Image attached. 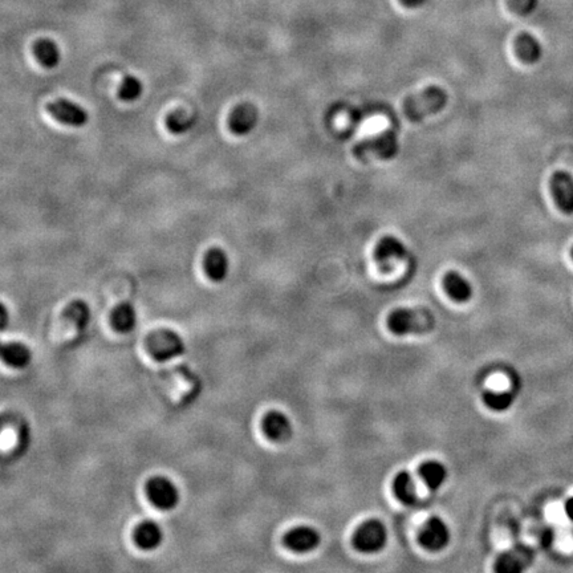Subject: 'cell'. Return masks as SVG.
Returning <instances> with one entry per match:
<instances>
[{"label":"cell","instance_id":"34","mask_svg":"<svg viewBox=\"0 0 573 573\" xmlns=\"http://www.w3.org/2000/svg\"><path fill=\"white\" fill-rule=\"evenodd\" d=\"M572 258H573V248H572Z\"/></svg>","mask_w":573,"mask_h":573},{"label":"cell","instance_id":"22","mask_svg":"<svg viewBox=\"0 0 573 573\" xmlns=\"http://www.w3.org/2000/svg\"><path fill=\"white\" fill-rule=\"evenodd\" d=\"M137 310L131 303H123L117 305L112 313V324L116 330L121 333H129L137 325Z\"/></svg>","mask_w":573,"mask_h":573},{"label":"cell","instance_id":"27","mask_svg":"<svg viewBox=\"0 0 573 573\" xmlns=\"http://www.w3.org/2000/svg\"><path fill=\"white\" fill-rule=\"evenodd\" d=\"M528 564V559H515L514 554H502L497 562V571L499 572H519Z\"/></svg>","mask_w":573,"mask_h":573},{"label":"cell","instance_id":"1","mask_svg":"<svg viewBox=\"0 0 573 573\" xmlns=\"http://www.w3.org/2000/svg\"><path fill=\"white\" fill-rule=\"evenodd\" d=\"M449 101V94L441 86H427L418 93L409 96L402 103V112L410 123H421L425 118L442 112Z\"/></svg>","mask_w":573,"mask_h":573},{"label":"cell","instance_id":"19","mask_svg":"<svg viewBox=\"0 0 573 573\" xmlns=\"http://www.w3.org/2000/svg\"><path fill=\"white\" fill-rule=\"evenodd\" d=\"M163 542V531L154 522H145L136 531V543L145 551H154Z\"/></svg>","mask_w":573,"mask_h":573},{"label":"cell","instance_id":"26","mask_svg":"<svg viewBox=\"0 0 573 573\" xmlns=\"http://www.w3.org/2000/svg\"><path fill=\"white\" fill-rule=\"evenodd\" d=\"M143 93V84L141 80L136 76H126L123 78V84L120 86L118 96L126 103H133L141 98Z\"/></svg>","mask_w":573,"mask_h":573},{"label":"cell","instance_id":"15","mask_svg":"<svg viewBox=\"0 0 573 573\" xmlns=\"http://www.w3.org/2000/svg\"><path fill=\"white\" fill-rule=\"evenodd\" d=\"M443 288L451 300L461 304L470 301L474 293L471 283L465 276H462L461 273L455 271H450L443 276Z\"/></svg>","mask_w":573,"mask_h":573},{"label":"cell","instance_id":"25","mask_svg":"<svg viewBox=\"0 0 573 573\" xmlns=\"http://www.w3.org/2000/svg\"><path fill=\"white\" fill-rule=\"evenodd\" d=\"M483 401L486 406L494 412H506L514 404L515 393L514 392L486 390L483 393Z\"/></svg>","mask_w":573,"mask_h":573},{"label":"cell","instance_id":"29","mask_svg":"<svg viewBox=\"0 0 573 573\" xmlns=\"http://www.w3.org/2000/svg\"><path fill=\"white\" fill-rule=\"evenodd\" d=\"M11 323V315L9 308L0 303V332L9 328Z\"/></svg>","mask_w":573,"mask_h":573},{"label":"cell","instance_id":"6","mask_svg":"<svg viewBox=\"0 0 573 573\" xmlns=\"http://www.w3.org/2000/svg\"><path fill=\"white\" fill-rule=\"evenodd\" d=\"M146 492L151 503L162 511L174 509L181 500L178 487L165 477H154L149 480Z\"/></svg>","mask_w":573,"mask_h":573},{"label":"cell","instance_id":"20","mask_svg":"<svg viewBox=\"0 0 573 573\" xmlns=\"http://www.w3.org/2000/svg\"><path fill=\"white\" fill-rule=\"evenodd\" d=\"M393 492L395 498L406 506L417 502V486L413 475L409 471H400L393 480Z\"/></svg>","mask_w":573,"mask_h":573},{"label":"cell","instance_id":"11","mask_svg":"<svg viewBox=\"0 0 573 573\" xmlns=\"http://www.w3.org/2000/svg\"><path fill=\"white\" fill-rule=\"evenodd\" d=\"M259 123V111L254 103H242L236 105L230 113L228 117V128L231 133L238 137L248 136L253 133Z\"/></svg>","mask_w":573,"mask_h":573},{"label":"cell","instance_id":"3","mask_svg":"<svg viewBox=\"0 0 573 573\" xmlns=\"http://www.w3.org/2000/svg\"><path fill=\"white\" fill-rule=\"evenodd\" d=\"M400 151V142L393 131H385L376 136H372L364 141L358 142L353 149V156L358 161L393 160Z\"/></svg>","mask_w":573,"mask_h":573},{"label":"cell","instance_id":"14","mask_svg":"<svg viewBox=\"0 0 573 573\" xmlns=\"http://www.w3.org/2000/svg\"><path fill=\"white\" fill-rule=\"evenodd\" d=\"M203 268L207 278L214 283L225 282L230 271V260L225 250L214 247L208 250L203 259Z\"/></svg>","mask_w":573,"mask_h":573},{"label":"cell","instance_id":"8","mask_svg":"<svg viewBox=\"0 0 573 573\" xmlns=\"http://www.w3.org/2000/svg\"><path fill=\"white\" fill-rule=\"evenodd\" d=\"M47 111L56 121L71 128H83L89 123V113L84 106L66 98L48 103Z\"/></svg>","mask_w":573,"mask_h":573},{"label":"cell","instance_id":"10","mask_svg":"<svg viewBox=\"0 0 573 573\" xmlns=\"http://www.w3.org/2000/svg\"><path fill=\"white\" fill-rule=\"evenodd\" d=\"M321 542L320 532L310 526L295 527L283 539L284 545L295 554H307L316 549Z\"/></svg>","mask_w":573,"mask_h":573},{"label":"cell","instance_id":"9","mask_svg":"<svg viewBox=\"0 0 573 573\" xmlns=\"http://www.w3.org/2000/svg\"><path fill=\"white\" fill-rule=\"evenodd\" d=\"M450 528L440 517H429L418 535L420 544L432 552H440L445 549L450 543Z\"/></svg>","mask_w":573,"mask_h":573},{"label":"cell","instance_id":"12","mask_svg":"<svg viewBox=\"0 0 573 573\" xmlns=\"http://www.w3.org/2000/svg\"><path fill=\"white\" fill-rule=\"evenodd\" d=\"M551 191L559 210L573 215V177L567 171H556L551 177Z\"/></svg>","mask_w":573,"mask_h":573},{"label":"cell","instance_id":"33","mask_svg":"<svg viewBox=\"0 0 573 573\" xmlns=\"http://www.w3.org/2000/svg\"><path fill=\"white\" fill-rule=\"evenodd\" d=\"M3 345H4V344L0 341V352H1V349H3Z\"/></svg>","mask_w":573,"mask_h":573},{"label":"cell","instance_id":"5","mask_svg":"<svg viewBox=\"0 0 573 573\" xmlns=\"http://www.w3.org/2000/svg\"><path fill=\"white\" fill-rule=\"evenodd\" d=\"M353 547L362 554H377L385 548L387 543V529L385 524L377 519H370L358 527L352 539Z\"/></svg>","mask_w":573,"mask_h":573},{"label":"cell","instance_id":"4","mask_svg":"<svg viewBox=\"0 0 573 573\" xmlns=\"http://www.w3.org/2000/svg\"><path fill=\"white\" fill-rule=\"evenodd\" d=\"M148 349L156 360L166 362L181 358L186 350V344L178 333L170 329H160L148 338Z\"/></svg>","mask_w":573,"mask_h":573},{"label":"cell","instance_id":"13","mask_svg":"<svg viewBox=\"0 0 573 573\" xmlns=\"http://www.w3.org/2000/svg\"><path fill=\"white\" fill-rule=\"evenodd\" d=\"M262 429L265 437L273 442L288 441L293 432L291 420L278 410H271L264 415Z\"/></svg>","mask_w":573,"mask_h":573},{"label":"cell","instance_id":"28","mask_svg":"<svg viewBox=\"0 0 573 573\" xmlns=\"http://www.w3.org/2000/svg\"><path fill=\"white\" fill-rule=\"evenodd\" d=\"M508 7L520 16L531 15L537 7V0H508Z\"/></svg>","mask_w":573,"mask_h":573},{"label":"cell","instance_id":"2","mask_svg":"<svg viewBox=\"0 0 573 573\" xmlns=\"http://www.w3.org/2000/svg\"><path fill=\"white\" fill-rule=\"evenodd\" d=\"M434 327V318L429 310H395L387 316V328L397 336L422 335Z\"/></svg>","mask_w":573,"mask_h":573},{"label":"cell","instance_id":"32","mask_svg":"<svg viewBox=\"0 0 573 573\" xmlns=\"http://www.w3.org/2000/svg\"><path fill=\"white\" fill-rule=\"evenodd\" d=\"M3 430V423H1V420H0V432Z\"/></svg>","mask_w":573,"mask_h":573},{"label":"cell","instance_id":"23","mask_svg":"<svg viewBox=\"0 0 573 573\" xmlns=\"http://www.w3.org/2000/svg\"><path fill=\"white\" fill-rule=\"evenodd\" d=\"M64 316L76 328L86 329L92 320V310L85 301L75 300L66 305Z\"/></svg>","mask_w":573,"mask_h":573},{"label":"cell","instance_id":"18","mask_svg":"<svg viewBox=\"0 0 573 573\" xmlns=\"http://www.w3.org/2000/svg\"><path fill=\"white\" fill-rule=\"evenodd\" d=\"M420 477L430 491H438L447 480V469L438 461H426L418 469Z\"/></svg>","mask_w":573,"mask_h":573},{"label":"cell","instance_id":"16","mask_svg":"<svg viewBox=\"0 0 573 573\" xmlns=\"http://www.w3.org/2000/svg\"><path fill=\"white\" fill-rule=\"evenodd\" d=\"M515 52L517 56L527 64L534 66L543 57V47L540 41L531 34L523 32L515 39Z\"/></svg>","mask_w":573,"mask_h":573},{"label":"cell","instance_id":"31","mask_svg":"<svg viewBox=\"0 0 573 573\" xmlns=\"http://www.w3.org/2000/svg\"><path fill=\"white\" fill-rule=\"evenodd\" d=\"M565 511H567V515L568 517L573 520V498L569 499L568 502H567V504H565Z\"/></svg>","mask_w":573,"mask_h":573},{"label":"cell","instance_id":"30","mask_svg":"<svg viewBox=\"0 0 573 573\" xmlns=\"http://www.w3.org/2000/svg\"><path fill=\"white\" fill-rule=\"evenodd\" d=\"M426 1H427V0H400V3H401L404 7H406V9H409V10L420 9V7H422Z\"/></svg>","mask_w":573,"mask_h":573},{"label":"cell","instance_id":"24","mask_svg":"<svg viewBox=\"0 0 573 573\" xmlns=\"http://www.w3.org/2000/svg\"><path fill=\"white\" fill-rule=\"evenodd\" d=\"M196 123H197V117L188 114V113L181 112V111L170 113L169 116L166 117V128L170 133H173L176 136L190 132L194 128Z\"/></svg>","mask_w":573,"mask_h":573},{"label":"cell","instance_id":"21","mask_svg":"<svg viewBox=\"0 0 573 573\" xmlns=\"http://www.w3.org/2000/svg\"><path fill=\"white\" fill-rule=\"evenodd\" d=\"M34 54L40 66L46 69L56 68L61 61V52L56 43L51 39H40L34 46Z\"/></svg>","mask_w":573,"mask_h":573},{"label":"cell","instance_id":"7","mask_svg":"<svg viewBox=\"0 0 573 573\" xmlns=\"http://www.w3.org/2000/svg\"><path fill=\"white\" fill-rule=\"evenodd\" d=\"M407 255V248L395 236H384L378 240L375 248V262L382 273H390L398 262H402Z\"/></svg>","mask_w":573,"mask_h":573},{"label":"cell","instance_id":"17","mask_svg":"<svg viewBox=\"0 0 573 573\" xmlns=\"http://www.w3.org/2000/svg\"><path fill=\"white\" fill-rule=\"evenodd\" d=\"M0 358L3 360L4 364L15 369H23L29 367L32 361V352L31 349L20 344V343H11L4 344L3 349L0 352Z\"/></svg>","mask_w":573,"mask_h":573}]
</instances>
